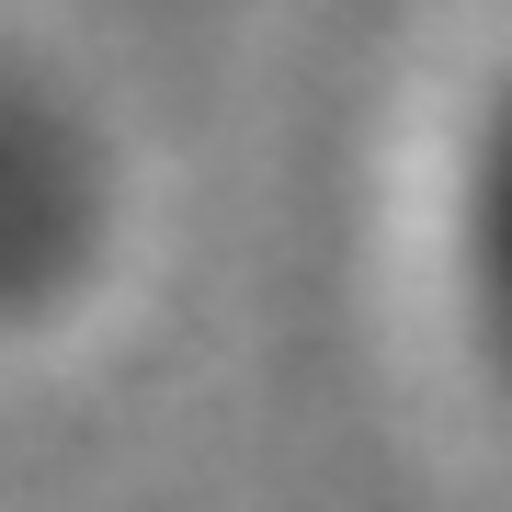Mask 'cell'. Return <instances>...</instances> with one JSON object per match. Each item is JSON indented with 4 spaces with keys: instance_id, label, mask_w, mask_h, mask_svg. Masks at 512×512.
<instances>
[{
    "instance_id": "1",
    "label": "cell",
    "mask_w": 512,
    "mask_h": 512,
    "mask_svg": "<svg viewBox=\"0 0 512 512\" xmlns=\"http://www.w3.org/2000/svg\"><path fill=\"white\" fill-rule=\"evenodd\" d=\"M399 262L433 365L512 444V46L421 103L399 171Z\"/></svg>"
}]
</instances>
